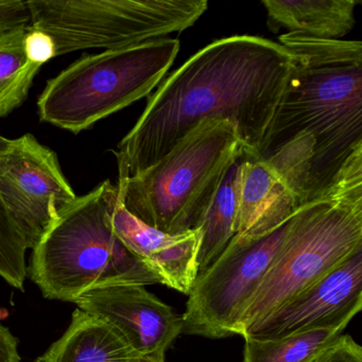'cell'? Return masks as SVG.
Listing matches in <instances>:
<instances>
[{
	"instance_id": "cell-23",
	"label": "cell",
	"mask_w": 362,
	"mask_h": 362,
	"mask_svg": "<svg viewBox=\"0 0 362 362\" xmlns=\"http://www.w3.org/2000/svg\"><path fill=\"white\" fill-rule=\"evenodd\" d=\"M12 139H5V137L0 135V158L6 153L11 147Z\"/></svg>"
},
{
	"instance_id": "cell-21",
	"label": "cell",
	"mask_w": 362,
	"mask_h": 362,
	"mask_svg": "<svg viewBox=\"0 0 362 362\" xmlns=\"http://www.w3.org/2000/svg\"><path fill=\"white\" fill-rule=\"evenodd\" d=\"M27 50L31 60L41 65L54 58V48L52 40L47 35L33 30V27L27 37Z\"/></svg>"
},
{
	"instance_id": "cell-3",
	"label": "cell",
	"mask_w": 362,
	"mask_h": 362,
	"mask_svg": "<svg viewBox=\"0 0 362 362\" xmlns=\"http://www.w3.org/2000/svg\"><path fill=\"white\" fill-rule=\"evenodd\" d=\"M362 249V156L321 198L302 205L266 275L243 309L235 334L250 328Z\"/></svg>"
},
{
	"instance_id": "cell-6",
	"label": "cell",
	"mask_w": 362,
	"mask_h": 362,
	"mask_svg": "<svg viewBox=\"0 0 362 362\" xmlns=\"http://www.w3.org/2000/svg\"><path fill=\"white\" fill-rule=\"evenodd\" d=\"M164 37L83 56L49 80L37 101L42 122L78 134L149 96L180 52Z\"/></svg>"
},
{
	"instance_id": "cell-1",
	"label": "cell",
	"mask_w": 362,
	"mask_h": 362,
	"mask_svg": "<svg viewBox=\"0 0 362 362\" xmlns=\"http://www.w3.org/2000/svg\"><path fill=\"white\" fill-rule=\"evenodd\" d=\"M291 52L254 35L217 40L160 82L117 151L118 180L133 177L168 153L194 124L228 120L243 158L255 160L287 86Z\"/></svg>"
},
{
	"instance_id": "cell-12",
	"label": "cell",
	"mask_w": 362,
	"mask_h": 362,
	"mask_svg": "<svg viewBox=\"0 0 362 362\" xmlns=\"http://www.w3.org/2000/svg\"><path fill=\"white\" fill-rule=\"evenodd\" d=\"M110 219L116 237L158 284L189 293L198 276L199 228L177 235L156 230L127 211L119 192L112 203Z\"/></svg>"
},
{
	"instance_id": "cell-17",
	"label": "cell",
	"mask_w": 362,
	"mask_h": 362,
	"mask_svg": "<svg viewBox=\"0 0 362 362\" xmlns=\"http://www.w3.org/2000/svg\"><path fill=\"white\" fill-rule=\"evenodd\" d=\"M30 29L0 33V117L9 115L25 103L41 69L27 50Z\"/></svg>"
},
{
	"instance_id": "cell-7",
	"label": "cell",
	"mask_w": 362,
	"mask_h": 362,
	"mask_svg": "<svg viewBox=\"0 0 362 362\" xmlns=\"http://www.w3.org/2000/svg\"><path fill=\"white\" fill-rule=\"evenodd\" d=\"M33 30L47 35L54 57L78 50L120 49L192 28L206 0H33Z\"/></svg>"
},
{
	"instance_id": "cell-19",
	"label": "cell",
	"mask_w": 362,
	"mask_h": 362,
	"mask_svg": "<svg viewBox=\"0 0 362 362\" xmlns=\"http://www.w3.org/2000/svg\"><path fill=\"white\" fill-rule=\"evenodd\" d=\"M27 250L26 239L0 197V276L20 290L28 274Z\"/></svg>"
},
{
	"instance_id": "cell-10",
	"label": "cell",
	"mask_w": 362,
	"mask_h": 362,
	"mask_svg": "<svg viewBox=\"0 0 362 362\" xmlns=\"http://www.w3.org/2000/svg\"><path fill=\"white\" fill-rule=\"evenodd\" d=\"M362 308V249L279 307L243 337L279 339L320 329L344 332Z\"/></svg>"
},
{
	"instance_id": "cell-14",
	"label": "cell",
	"mask_w": 362,
	"mask_h": 362,
	"mask_svg": "<svg viewBox=\"0 0 362 362\" xmlns=\"http://www.w3.org/2000/svg\"><path fill=\"white\" fill-rule=\"evenodd\" d=\"M359 0H262L267 26L272 33L281 30L306 37L338 41L356 25Z\"/></svg>"
},
{
	"instance_id": "cell-8",
	"label": "cell",
	"mask_w": 362,
	"mask_h": 362,
	"mask_svg": "<svg viewBox=\"0 0 362 362\" xmlns=\"http://www.w3.org/2000/svg\"><path fill=\"white\" fill-rule=\"evenodd\" d=\"M293 216L264 236L233 237L223 253L197 276L187 294L181 315L183 332L211 339L235 334L243 309L266 275Z\"/></svg>"
},
{
	"instance_id": "cell-9",
	"label": "cell",
	"mask_w": 362,
	"mask_h": 362,
	"mask_svg": "<svg viewBox=\"0 0 362 362\" xmlns=\"http://www.w3.org/2000/svg\"><path fill=\"white\" fill-rule=\"evenodd\" d=\"M0 197L28 249H33L59 213L76 200L58 156L33 134L12 139L0 158Z\"/></svg>"
},
{
	"instance_id": "cell-11",
	"label": "cell",
	"mask_w": 362,
	"mask_h": 362,
	"mask_svg": "<svg viewBox=\"0 0 362 362\" xmlns=\"http://www.w3.org/2000/svg\"><path fill=\"white\" fill-rule=\"evenodd\" d=\"M75 304L80 310L107 322L139 357L153 362H166L167 349L183 332L181 315L145 286L98 288L80 296Z\"/></svg>"
},
{
	"instance_id": "cell-15",
	"label": "cell",
	"mask_w": 362,
	"mask_h": 362,
	"mask_svg": "<svg viewBox=\"0 0 362 362\" xmlns=\"http://www.w3.org/2000/svg\"><path fill=\"white\" fill-rule=\"evenodd\" d=\"M139 358L113 326L77 308L66 332L37 362H136Z\"/></svg>"
},
{
	"instance_id": "cell-16",
	"label": "cell",
	"mask_w": 362,
	"mask_h": 362,
	"mask_svg": "<svg viewBox=\"0 0 362 362\" xmlns=\"http://www.w3.org/2000/svg\"><path fill=\"white\" fill-rule=\"evenodd\" d=\"M240 160L228 169L198 228L201 233L198 275L223 253L235 236Z\"/></svg>"
},
{
	"instance_id": "cell-13",
	"label": "cell",
	"mask_w": 362,
	"mask_h": 362,
	"mask_svg": "<svg viewBox=\"0 0 362 362\" xmlns=\"http://www.w3.org/2000/svg\"><path fill=\"white\" fill-rule=\"evenodd\" d=\"M300 207L291 190L268 165L241 158L235 235L264 236L288 221Z\"/></svg>"
},
{
	"instance_id": "cell-18",
	"label": "cell",
	"mask_w": 362,
	"mask_h": 362,
	"mask_svg": "<svg viewBox=\"0 0 362 362\" xmlns=\"http://www.w3.org/2000/svg\"><path fill=\"white\" fill-rule=\"evenodd\" d=\"M342 334L340 329H320L279 339L243 337V362H313Z\"/></svg>"
},
{
	"instance_id": "cell-20",
	"label": "cell",
	"mask_w": 362,
	"mask_h": 362,
	"mask_svg": "<svg viewBox=\"0 0 362 362\" xmlns=\"http://www.w3.org/2000/svg\"><path fill=\"white\" fill-rule=\"evenodd\" d=\"M313 362H362V347L349 334H342Z\"/></svg>"
},
{
	"instance_id": "cell-2",
	"label": "cell",
	"mask_w": 362,
	"mask_h": 362,
	"mask_svg": "<svg viewBox=\"0 0 362 362\" xmlns=\"http://www.w3.org/2000/svg\"><path fill=\"white\" fill-rule=\"evenodd\" d=\"M279 43L291 52V71L255 160L302 206L323 197L362 156V42L292 33Z\"/></svg>"
},
{
	"instance_id": "cell-4",
	"label": "cell",
	"mask_w": 362,
	"mask_h": 362,
	"mask_svg": "<svg viewBox=\"0 0 362 362\" xmlns=\"http://www.w3.org/2000/svg\"><path fill=\"white\" fill-rule=\"evenodd\" d=\"M117 192L107 180L77 197L33 247L28 273L48 300L75 303L107 286L158 284L114 234L110 211Z\"/></svg>"
},
{
	"instance_id": "cell-22",
	"label": "cell",
	"mask_w": 362,
	"mask_h": 362,
	"mask_svg": "<svg viewBox=\"0 0 362 362\" xmlns=\"http://www.w3.org/2000/svg\"><path fill=\"white\" fill-rule=\"evenodd\" d=\"M0 362H21L18 339L1 324H0Z\"/></svg>"
},
{
	"instance_id": "cell-24",
	"label": "cell",
	"mask_w": 362,
	"mask_h": 362,
	"mask_svg": "<svg viewBox=\"0 0 362 362\" xmlns=\"http://www.w3.org/2000/svg\"><path fill=\"white\" fill-rule=\"evenodd\" d=\"M136 362H153V361H151V360H150V359H147V358L139 357V359H137Z\"/></svg>"
},
{
	"instance_id": "cell-5",
	"label": "cell",
	"mask_w": 362,
	"mask_h": 362,
	"mask_svg": "<svg viewBox=\"0 0 362 362\" xmlns=\"http://www.w3.org/2000/svg\"><path fill=\"white\" fill-rule=\"evenodd\" d=\"M243 156L232 122L201 120L158 162L118 180L120 200L137 219L167 234L197 230L228 169Z\"/></svg>"
}]
</instances>
